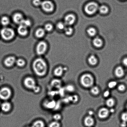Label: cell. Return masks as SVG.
I'll list each match as a JSON object with an SVG mask.
<instances>
[{
    "mask_svg": "<svg viewBox=\"0 0 127 127\" xmlns=\"http://www.w3.org/2000/svg\"><path fill=\"white\" fill-rule=\"evenodd\" d=\"M32 68L34 73L38 76H44L48 71V66L46 63L42 58H38L33 62Z\"/></svg>",
    "mask_w": 127,
    "mask_h": 127,
    "instance_id": "1",
    "label": "cell"
},
{
    "mask_svg": "<svg viewBox=\"0 0 127 127\" xmlns=\"http://www.w3.org/2000/svg\"><path fill=\"white\" fill-rule=\"evenodd\" d=\"M80 82L84 88H91L94 86V78L90 73H84L81 76Z\"/></svg>",
    "mask_w": 127,
    "mask_h": 127,
    "instance_id": "2",
    "label": "cell"
},
{
    "mask_svg": "<svg viewBox=\"0 0 127 127\" xmlns=\"http://www.w3.org/2000/svg\"><path fill=\"white\" fill-rule=\"evenodd\" d=\"M99 8V6L96 2H90L86 5L84 10L87 14L91 15L94 14L98 10Z\"/></svg>",
    "mask_w": 127,
    "mask_h": 127,
    "instance_id": "3",
    "label": "cell"
},
{
    "mask_svg": "<svg viewBox=\"0 0 127 127\" xmlns=\"http://www.w3.org/2000/svg\"><path fill=\"white\" fill-rule=\"evenodd\" d=\"M1 37L5 40L12 39L15 36V32L13 29L9 28L2 29L0 32Z\"/></svg>",
    "mask_w": 127,
    "mask_h": 127,
    "instance_id": "4",
    "label": "cell"
},
{
    "mask_svg": "<svg viewBox=\"0 0 127 127\" xmlns=\"http://www.w3.org/2000/svg\"><path fill=\"white\" fill-rule=\"evenodd\" d=\"M12 95V91L8 87H3L0 89V99L2 100H8Z\"/></svg>",
    "mask_w": 127,
    "mask_h": 127,
    "instance_id": "5",
    "label": "cell"
},
{
    "mask_svg": "<svg viewBox=\"0 0 127 127\" xmlns=\"http://www.w3.org/2000/svg\"><path fill=\"white\" fill-rule=\"evenodd\" d=\"M23 83L26 88L32 90L37 86L35 80L31 77H27L25 78Z\"/></svg>",
    "mask_w": 127,
    "mask_h": 127,
    "instance_id": "6",
    "label": "cell"
},
{
    "mask_svg": "<svg viewBox=\"0 0 127 127\" xmlns=\"http://www.w3.org/2000/svg\"><path fill=\"white\" fill-rule=\"evenodd\" d=\"M47 49V45L46 43L44 41H41L37 45L36 51L38 55H42L45 53Z\"/></svg>",
    "mask_w": 127,
    "mask_h": 127,
    "instance_id": "7",
    "label": "cell"
},
{
    "mask_svg": "<svg viewBox=\"0 0 127 127\" xmlns=\"http://www.w3.org/2000/svg\"><path fill=\"white\" fill-rule=\"evenodd\" d=\"M41 6L43 9L46 12H51L54 8L53 3L51 1L49 0L44 1L42 2Z\"/></svg>",
    "mask_w": 127,
    "mask_h": 127,
    "instance_id": "8",
    "label": "cell"
},
{
    "mask_svg": "<svg viewBox=\"0 0 127 127\" xmlns=\"http://www.w3.org/2000/svg\"><path fill=\"white\" fill-rule=\"evenodd\" d=\"M110 114L109 109L107 108L103 107L99 109L98 112V115L100 119H104L107 118Z\"/></svg>",
    "mask_w": 127,
    "mask_h": 127,
    "instance_id": "9",
    "label": "cell"
},
{
    "mask_svg": "<svg viewBox=\"0 0 127 127\" xmlns=\"http://www.w3.org/2000/svg\"><path fill=\"white\" fill-rule=\"evenodd\" d=\"M75 20V16L73 14H70L65 16L64 18V23L67 25H71L74 23Z\"/></svg>",
    "mask_w": 127,
    "mask_h": 127,
    "instance_id": "10",
    "label": "cell"
},
{
    "mask_svg": "<svg viewBox=\"0 0 127 127\" xmlns=\"http://www.w3.org/2000/svg\"><path fill=\"white\" fill-rule=\"evenodd\" d=\"M16 59L14 57L11 56L6 58L4 61L5 65L8 67H12L16 63Z\"/></svg>",
    "mask_w": 127,
    "mask_h": 127,
    "instance_id": "11",
    "label": "cell"
},
{
    "mask_svg": "<svg viewBox=\"0 0 127 127\" xmlns=\"http://www.w3.org/2000/svg\"><path fill=\"white\" fill-rule=\"evenodd\" d=\"M85 125L87 127H90L94 125L95 120L93 117L88 116L85 118L84 119Z\"/></svg>",
    "mask_w": 127,
    "mask_h": 127,
    "instance_id": "12",
    "label": "cell"
},
{
    "mask_svg": "<svg viewBox=\"0 0 127 127\" xmlns=\"http://www.w3.org/2000/svg\"><path fill=\"white\" fill-rule=\"evenodd\" d=\"M114 74L117 78H121L124 76L125 74V71L122 67L119 66L115 68Z\"/></svg>",
    "mask_w": 127,
    "mask_h": 127,
    "instance_id": "13",
    "label": "cell"
},
{
    "mask_svg": "<svg viewBox=\"0 0 127 127\" xmlns=\"http://www.w3.org/2000/svg\"><path fill=\"white\" fill-rule=\"evenodd\" d=\"M13 20L15 23L20 25L24 19L21 13H17L15 14L13 16Z\"/></svg>",
    "mask_w": 127,
    "mask_h": 127,
    "instance_id": "14",
    "label": "cell"
},
{
    "mask_svg": "<svg viewBox=\"0 0 127 127\" xmlns=\"http://www.w3.org/2000/svg\"><path fill=\"white\" fill-rule=\"evenodd\" d=\"M1 109L4 112H8L12 108V105L8 102H5L2 103L1 105Z\"/></svg>",
    "mask_w": 127,
    "mask_h": 127,
    "instance_id": "15",
    "label": "cell"
},
{
    "mask_svg": "<svg viewBox=\"0 0 127 127\" xmlns=\"http://www.w3.org/2000/svg\"><path fill=\"white\" fill-rule=\"evenodd\" d=\"M17 32L20 35L25 36L28 33V30L27 27L22 25H20L17 29Z\"/></svg>",
    "mask_w": 127,
    "mask_h": 127,
    "instance_id": "16",
    "label": "cell"
},
{
    "mask_svg": "<svg viewBox=\"0 0 127 127\" xmlns=\"http://www.w3.org/2000/svg\"><path fill=\"white\" fill-rule=\"evenodd\" d=\"M65 68L63 67L60 66L57 67L54 70V75L57 77H60L63 75L65 71Z\"/></svg>",
    "mask_w": 127,
    "mask_h": 127,
    "instance_id": "17",
    "label": "cell"
},
{
    "mask_svg": "<svg viewBox=\"0 0 127 127\" xmlns=\"http://www.w3.org/2000/svg\"><path fill=\"white\" fill-rule=\"evenodd\" d=\"M94 45L96 48H100L103 45V42L101 39L96 37L95 38L93 41Z\"/></svg>",
    "mask_w": 127,
    "mask_h": 127,
    "instance_id": "18",
    "label": "cell"
},
{
    "mask_svg": "<svg viewBox=\"0 0 127 127\" xmlns=\"http://www.w3.org/2000/svg\"><path fill=\"white\" fill-rule=\"evenodd\" d=\"M115 100L112 98H108L105 102L106 105L109 108H113L115 105Z\"/></svg>",
    "mask_w": 127,
    "mask_h": 127,
    "instance_id": "19",
    "label": "cell"
},
{
    "mask_svg": "<svg viewBox=\"0 0 127 127\" xmlns=\"http://www.w3.org/2000/svg\"><path fill=\"white\" fill-rule=\"evenodd\" d=\"M88 61L91 65L95 66L97 64L98 60L95 56L91 55L88 58Z\"/></svg>",
    "mask_w": 127,
    "mask_h": 127,
    "instance_id": "20",
    "label": "cell"
},
{
    "mask_svg": "<svg viewBox=\"0 0 127 127\" xmlns=\"http://www.w3.org/2000/svg\"><path fill=\"white\" fill-rule=\"evenodd\" d=\"M90 92L93 95H97L100 93V90L99 87L97 86H93L91 88Z\"/></svg>",
    "mask_w": 127,
    "mask_h": 127,
    "instance_id": "21",
    "label": "cell"
},
{
    "mask_svg": "<svg viewBox=\"0 0 127 127\" xmlns=\"http://www.w3.org/2000/svg\"><path fill=\"white\" fill-rule=\"evenodd\" d=\"M45 31L43 29H38L35 32L36 36L38 38H42L44 36L45 34Z\"/></svg>",
    "mask_w": 127,
    "mask_h": 127,
    "instance_id": "22",
    "label": "cell"
},
{
    "mask_svg": "<svg viewBox=\"0 0 127 127\" xmlns=\"http://www.w3.org/2000/svg\"><path fill=\"white\" fill-rule=\"evenodd\" d=\"M44 122L41 120H37L33 123L32 127H44Z\"/></svg>",
    "mask_w": 127,
    "mask_h": 127,
    "instance_id": "23",
    "label": "cell"
},
{
    "mask_svg": "<svg viewBox=\"0 0 127 127\" xmlns=\"http://www.w3.org/2000/svg\"><path fill=\"white\" fill-rule=\"evenodd\" d=\"M98 10L101 13L104 14L107 13L109 10L108 7L104 5L101 6L99 7Z\"/></svg>",
    "mask_w": 127,
    "mask_h": 127,
    "instance_id": "24",
    "label": "cell"
},
{
    "mask_svg": "<svg viewBox=\"0 0 127 127\" xmlns=\"http://www.w3.org/2000/svg\"><path fill=\"white\" fill-rule=\"evenodd\" d=\"M87 32L90 36L93 37L95 35L96 33V31L95 28L91 27L87 30Z\"/></svg>",
    "mask_w": 127,
    "mask_h": 127,
    "instance_id": "25",
    "label": "cell"
},
{
    "mask_svg": "<svg viewBox=\"0 0 127 127\" xmlns=\"http://www.w3.org/2000/svg\"><path fill=\"white\" fill-rule=\"evenodd\" d=\"M60 81L58 79H54L51 82V85L54 88H58L60 87L61 85Z\"/></svg>",
    "mask_w": 127,
    "mask_h": 127,
    "instance_id": "26",
    "label": "cell"
},
{
    "mask_svg": "<svg viewBox=\"0 0 127 127\" xmlns=\"http://www.w3.org/2000/svg\"><path fill=\"white\" fill-rule=\"evenodd\" d=\"M117 86V82L116 81L112 80L108 83V87L109 89H112L115 88Z\"/></svg>",
    "mask_w": 127,
    "mask_h": 127,
    "instance_id": "27",
    "label": "cell"
},
{
    "mask_svg": "<svg viewBox=\"0 0 127 127\" xmlns=\"http://www.w3.org/2000/svg\"><path fill=\"white\" fill-rule=\"evenodd\" d=\"M1 24L3 26H6L9 23L10 21L8 17H3L1 20Z\"/></svg>",
    "mask_w": 127,
    "mask_h": 127,
    "instance_id": "28",
    "label": "cell"
},
{
    "mask_svg": "<svg viewBox=\"0 0 127 127\" xmlns=\"http://www.w3.org/2000/svg\"><path fill=\"white\" fill-rule=\"evenodd\" d=\"M16 63L18 67H22L24 66L25 65L26 62L24 60L20 59L16 60Z\"/></svg>",
    "mask_w": 127,
    "mask_h": 127,
    "instance_id": "29",
    "label": "cell"
},
{
    "mask_svg": "<svg viewBox=\"0 0 127 127\" xmlns=\"http://www.w3.org/2000/svg\"><path fill=\"white\" fill-rule=\"evenodd\" d=\"M67 92L69 93H73L75 90V87L72 84H69L66 87Z\"/></svg>",
    "mask_w": 127,
    "mask_h": 127,
    "instance_id": "30",
    "label": "cell"
},
{
    "mask_svg": "<svg viewBox=\"0 0 127 127\" xmlns=\"http://www.w3.org/2000/svg\"><path fill=\"white\" fill-rule=\"evenodd\" d=\"M65 33L68 35H71L73 33V28L70 27H66L64 30Z\"/></svg>",
    "mask_w": 127,
    "mask_h": 127,
    "instance_id": "31",
    "label": "cell"
},
{
    "mask_svg": "<svg viewBox=\"0 0 127 127\" xmlns=\"http://www.w3.org/2000/svg\"><path fill=\"white\" fill-rule=\"evenodd\" d=\"M20 25H22L27 28L31 25V23L30 21L29 20L24 19Z\"/></svg>",
    "mask_w": 127,
    "mask_h": 127,
    "instance_id": "32",
    "label": "cell"
},
{
    "mask_svg": "<svg viewBox=\"0 0 127 127\" xmlns=\"http://www.w3.org/2000/svg\"><path fill=\"white\" fill-rule=\"evenodd\" d=\"M66 25L63 22H59L57 25V27L60 30H64L65 28Z\"/></svg>",
    "mask_w": 127,
    "mask_h": 127,
    "instance_id": "33",
    "label": "cell"
},
{
    "mask_svg": "<svg viewBox=\"0 0 127 127\" xmlns=\"http://www.w3.org/2000/svg\"><path fill=\"white\" fill-rule=\"evenodd\" d=\"M53 25L50 24H48L46 25L44 27V30L47 32H50L53 30Z\"/></svg>",
    "mask_w": 127,
    "mask_h": 127,
    "instance_id": "34",
    "label": "cell"
},
{
    "mask_svg": "<svg viewBox=\"0 0 127 127\" xmlns=\"http://www.w3.org/2000/svg\"><path fill=\"white\" fill-rule=\"evenodd\" d=\"M60 124L58 121H55L51 123L49 125V127H60Z\"/></svg>",
    "mask_w": 127,
    "mask_h": 127,
    "instance_id": "35",
    "label": "cell"
},
{
    "mask_svg": "<svg viewBox=\"0 0 127 127\" xmlns=\"http://www.w3.org/2000/svg\"><path fill=\"white\" fill-rule=\"evenodd\" d=\"M126 87L124 84H121L119 85L118 87V90L120 92H124L125 90Z\"/></svg>",
    "mask_w": 127,
    "mask_h": 127,
    "instance_id": "36",
    "label": "cell"
},
{
    "mask_svg": "<svg viewBox=\"0 0 127 127\" xmlns=\"http://www.w3.org/2000/svg\"><path fill=\"white\" fill-rule=\"evenodd\" d=\"M53 118L55 121L58 122L62 119V116L60 114H55L53 116Z\"/></svg>",
    "mask_w": 127,
    "mask_h": 127,
    "instance_id": "37",
    "label": "cell"
},
{
    "mask_svg": "<svg viewBox=\"0 0 127 127\" xmlns=\"http://www.w3.org/2000/svg\"><path fill=\"white\" fill-rule=\"evenodd\" d=\"M121 118L123 122H127V112H124L122 114Z\"/></svg>",
    "mask_w": 127,
    "mask_h": 127,
    "instance_id": "38",
    "label": "cell"
},
{
    "mask_svg": "<svg viewBox=\"0 0 127 127\" xmlns=\"http://www.w3.org/2000/svg\"><path fill=\"white\" fill-rule=\"evenodd\" d=\"M110 95V92L109 90L104 91L103 93V96L104 97L108 98Z\"/></svg>",
    "mask_w": 127,
    "mask_h": 127,
    "instance_id": "39",
    "label": "cell"
},
{
    "mask_svg": "<svg viewBox=\"0 0 127 127\" xmlns=\"http://www.w3.org/2000/svg\"><path fill=\"white\" fill-rule=\"evenodd\" d=\"M42 2L41 0H33V3L35 5L38 6L41 5Z\"/></svg>",
    "mask_w": 127,
    "mask_h": 127,
    "instance_id": "40",
    "label": "cell"
},
{
    "mask_svg": "<svg viewBox=\"0 0 127 127\" xmlns=\"http://www.w3.org/2000/svg\"><path fill=\"white\" fill-rule=\"evenodd\" d=\"M41 90V88L40 87L38 86H36L35 87L34 89L33 90V91L34 93H39Z\"/></svg>",
    "mask_w": 127,
    "mask_h": 127,
    "instance_id": "41",
    "label": "cell"
},
{
    "mask_svg": "<svg viewBox=\"0 0 127 127\" xmlns=\"http://www.w3.org/2000/svg\"><path fill=\"white\" fill-rule=\"evenodd\" d=\"M88 115L90 116L93 117V116L94 115V112L92 110H89L88 112Z\"/></svg>",
    "mask_w": 127,
    "mask_h": 127,
    "instance_id": "42",
    "label": "cell"
},
{
    "mask_svg": "<svg viewBox=\"0 0 127 127\" xmlns=\"http://www.w3.org/2000/svg\"><path fill=\"white\" fill-rule=\"evenodd\" d=\"M123 63L124 65L127 67V58H125L123 60Z\"/></svg>",
    "mask_w": 127,
    "mask_h": 127,
    "instance_id": "43",
    "label": "cell"
},
{
    "mask_svg": "<svg viewBox=\"0 0 127 127\" xmlns=\"http://www.w3.org/2000/svg\"><path fill=\"white\" fill-rule=\"evenodd\" d=\"M109 112H110V114H113V113H114L115 112V109L113 108H110V109H109Z\"/></svg>",
    "mask_w": 127,
    "mask_h": 127,
    "instance_id": "44",
    "label": "cell"
},
{
    "mask_svg": "<svg viewBox=\"0 0 127 127\" xmlns=\"http://www.w3.org/2000/svg\"><path fill=\"white\" fill-rule=\"evenodd\" d=\"M127 123L126 122H122V123L121 124V126L122 127H125L126 126H127Z\"/></svg>",
    "mask_w": 127,
    "mask_h": 127,
    "instance_id": "45",
    "label": "cell"
},
{
    "mask_svg": "<svg viewBox=\"0 0 127 127\" xmlns=\"http://www.w3.org/2000/svg\"></svg>",
    "mask_w": 127,
    "mask_h": 127,
    "instance_id": "46",
    "label": "cell"
}]
</instances>
